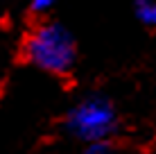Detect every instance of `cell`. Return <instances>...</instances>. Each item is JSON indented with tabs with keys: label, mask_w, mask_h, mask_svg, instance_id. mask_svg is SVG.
<instances>
[{
	"label": "cell",
	"mask_w": 156,
	"mask_h": 154,
	"mask_svg": "<svg viewBox=\"0 0 156 154\" xmlns=\"http://www.w3.org/2000/svg\"><path fill=\"white\" fill-rule=\"evenodd\" d=\"M23 55L27 63L43 73L57 77L70 75L77 61V43L73 34L61 23L45 20L30 30L23 43Z\"/></svg>",
	"instance_id": "obj_1"
},
{
	"label": "cell",
	"mask_w": 156,
	"mask_h": 154,
	"mask_svg": "<svg viewBox=\"0 0 156 154\" xmlns=\"http://www.w3.org/2000/svg\"><path fill=\"white\" fill-rule=\"evenodd\" d=\"M66 129L84 143L111 141L118 131L115 107L106 98H86L68 111Z\"/></svg>",
	"instance_id": "obj_2"
},
{
	"label": "cell",
	"mask_w": 156,
	"mask_h": 154,
	"mask_svg": "<svg viewBox=\"0 0 156 154\" xmlns=\"http://www.w3.org/2000/svg\"><path fill=\"white\" fill-rule=\"evenodd\" d=\"M136 14L149 27H156V0H138L136 2Z\"/></svg>",
	"instance_id": "obj_3"
},
{
	"label": "cell",
	"mask_w": 156,
	"mask_h": 154,
	"mask_svg": "<svg viewBox=\"0 0 156 154\" xmlns=\"http://www.w3.org/2000/svg\"><path fill=\"white\" fill-rule=\"evenodd\" d=\"M84 154H118L111 141H95V143H86Z\"/></svg>",
	"instance_id": "obj_4"
},
{
	"label": "cell",
	"mask_w": 156,
	"mask_h": 154,
	"mask_svg": "<svg viewBox=\"0 0 156 154\" xmlns=\"http://www.w3.org/2000/svg\"><path fill=\"white\" fill-rule=\"evenodd\" d=\"M55 2H57V0H32L30 7H32L34 14H43V12H48V9H52Z\"/></svg>",
	"instance_id": "obj_5"
}]
</instances>
